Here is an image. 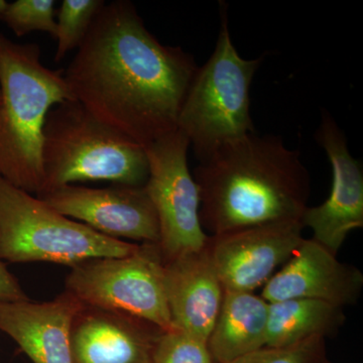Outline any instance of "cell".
Listing matches in <instances>:
<instances>
[{
  "instance_id": "obj_1",
  "label": "cell",
  "mask_w": 363,
  "mask_h": 363,
  "mask_svg": "<svg viewBox=\"0 0 363 363\" xmlns=\"http://www.w3.org/2000/svg\"><path fill=\"white\" fill-rule=\"evenodd\" d=\"M197 70L192 55L162 45L133 4L116 0L98 13L64 78L86 111L145 147L177 130Z\"/></svg>"
},
{
  "instance_id": "obj_2",
  "label": "cell",
  "mask_w": 363,
  "mask_h": 363,
  "mask_svg": "<svg viewBox=\"0 0 363 363\" xmlns=\"http://www.w3.org/2000/svg\"><path fill=\"white\" fill-rule=\"evenodd\" d=\"M200 221L220 235L281 221H301L311 176L281 136L250 133L218 147L194 169Z\"/></svg>"
},
{
  "instance_id": "obj_3",
  "label": "cell",
  "mask_w": 363,
  "mask_h": 363,
  "mask_svg": "<svg viewBox=\"0 0 363 363\" xmlns=\"http://www.w3.org/2000/svg\"><path fill=\"white\" fill-rule=\"evenodd\" d=\"M38 44H18L0 33V177L38 196L44 187L42 149L45 117L74 99L63 69L40 62Z\"/></svg>"
},
{
  "instance_id": "obj_4",
  "label": "cell",
  "mask_w": 363,
  "mask_h": 363,
  "mask_svg": "<svg viewBox=\"0 0 363 363\" xmlns=\"http://www.w3.org/2000/svg\"><path fill=\"white\" fill-rule=\"evenodd\" d=\"M42 162L40 195L78 182L145 186L149 178L145 147L98 121L76 100L55 105L45 117Z\"/></svg>"
},
{
  "instance_id": "obj_5",
  "label": "cell",
  "mask_w": 363,
  "mask_h": 363,
  "mask_svg": "<svg viewBox=\"0 0 363 363\" xmlns=\"http://www.w3.org/2000/svg\"><path fill=\"white\" fill-rule=\"evenodd\" d=\"M264 56L247 60L234 47L226 4L213 52L198 67L182 104L177 130L187 136L198 162L215 150L257 133L250 116V86Z\"/></svg>"
},
{
  "instance_id": "obj_6",
  "label": "cell",
  "mask_w": 363,
  "mask_h": 363,
  "mask_svg": "<svg viewBox=\"0 0 363 363\" xmlns=\"http://www.w3.org/2000/svg\"><path fill=\"white\" fill-rule=\"evenodd\" d=\"M138 245L68 218L0 177V260L4 262H43L72 267L89 259L128 257Z\"/></svg>"
},
{
  "instance_id": "obj_7",
  "label": "cell",
  "mask_w": 363,
  "mask_h": 363,
  "mask_svg": "<svg viewBox=\"0 0 363 363\" xmlns=\"http://www.w3.org/2000/svg\"><path fill=\"white\" fill-rule=\"evenodd\" d=\"M164 259L156 243H140L124 257L86 260L71 267L65 292L80 304L133 315L160 327L176 329L164 290Z\"/></svg>"
},
{
  "instance_id": "obj_8",
  "label": "cell",
  "mask_w": 363,
  "mask_h": 363,
  "mask_svg": "<svg viewBox=\"0 0 363 363\" xmlns=\"http://www.w3.org/2000/svg\"><path fill=\"white\" fill-rule=\"evenodd\" d=\"M190 142L175 130L145 147L149 178L145 187L156 209L164 262L206 245L200 221V191L188 166Z\"/></svg>"
},
{
  "instance_id": "obj_9",
  "label": "cell",
  "mask_w": 363,
  "mask_h": 363,
  "mask_svg": "<svg viewBox=\"0 0 363 363\" xmlns=\"http://www.w3.org/2000/svg\"><path fill=\"white\" fill-rule=\"evenodd\" d=\"M38 198L58 213L105 236L159 245V219L145 186L113 184L93 189L66 185Z\"/></svg>"
},
{
  "instance_id": "obj_10",
  "label": "cell",
  "mask_w": 363,
  "mask_h": 363,
  "mask_svg": "<svg viewBox=\"0 0 363 363\" xmlns=\"http://www.w3.org/2000/svg\"><path fill=\"white\" fill-rule=\"evenodd\" d=\"M315 140L330 161L331 192L321 205L307 207L301 223L312 229L313 240L337 255L348 234L363 226L362 164L350 154L347 138L326 109Z\"/></svg>"
},
{
  "instance_id": "obj_11",
  "label": "cell",
  "mask_w": 363,
  "mask_h": 363,
  "mask_svg": "<svg viewBox=\"0 0 363 363\" xmlns=\"http://www.w3.org/2000/svg\"><path fill=\"white\" fill-rule=\"evenodd\" d=\"M303 229L301 221H281L209 235L223 290L253 293L264 286L304 240Z\"/></svg>"
},
{
  "instance_id": "obj_12",
  "label": "cell",
  "mask_w": 363,
  "mask_h": 363,
  "mask_svg": "<svg viewBox=\"0 0 363 363\" xmlns=\"http://www.w3.org/2000/svg\"><path fill=\"white\" fill-rule=\"evenodd\" d=\"M363 274L357 267L339 262L316 241L304 240L290 259L264 284L267 303L310 298L344 308L362 296Z\"/></svg>"
},
{
  "instance_id": "obj_13",
  "label": "cell",
  "mask_w": 363,
  "mask_h": 363,
  "mask_svg": "<svg viewBox=\"0 0 363 363\" xmlns=\"http://www.w3.org/2000/svg\"><path fill=\"white\" fill-rule=\"evenodd\" d=\"M160 327L125 313L81 304L72 320L73 363H152Z\"/></svg>"
},
{
  "instance_id": "obj_14",
  "label": "cell",
  "mask_w": 363,
  "mask_h": 363,
  "mask_svg": "<svg viewBox=\"0 0 363 363\" xmlns=\"http://www.w3.org/2000/svg\"><path fill=\"white\" fill-rule=\"evenodd\" d=\"M164 264V290L174 327L207 342L224 295L209 240L204 247Z\"/></svg>"
},
{
  "instance_id": "obj_15",
  "label": "cell",
  "mask_w": 363,
  "mask_h": 363,
  "mask_svg": "<svg viewBox=\"0 0 363 363\" xmlns=\"http://www.w3.org/2000/svg\"><path fill=\"white\" fill-rule=\"evenodd\" d=\"M80 306L65 291L48 302H0V332L33 363H73L70 328Z\"/></svg>"
},
{
  "instance_id": "obj_16",
  "label": "cell",
  "mask_w": 363,
  "mask_h": 363,
  "mask_svg": "<svg viewBox=\"0 0 363 363\" xmlns=\"http://www.w3.org/2000/svg\"><path fill=\"white\" fill-rule=\"evenodd\" d=\"M269 303L250 292L224 291L207 344L217 363H227L266 347Z\"/></svg>"
},
{
  "instance_id": "obj_17",
  "label": "cell",
  "mask_w": 363,
  "mask_h": 363,
  "mask_svg": "<svg viewBox=\"0 0 363 363\" xmlns=\"http://www.w3.org/2000/svg\"><path fill=\"white\" fill-rule=\"evenodd\" d=\"M345 321L343 308L322 301L292 298L271 303L266 346L286 347L313 337H331Z\"/></svg>"
},
{
  "instance_id": "obj_18",
  "label": "cell",
  "mask_w": 363,
  "mask_h": 363,
  "mask_svg": "<svg viewBox=\"0 0 363 363\" xmlns=\"http://www.w3.org/2000/svg\"><path fill=\"white\" fill-rule=\"evenodd\" d=\"M104 0H64L57 23L55 63H60L66 55L78 49L89 32L98 13L104 6Z\"/></svg>"
},
{
  "instance_id": "obj_19",
  "label": "cell",
  "mask_w": 363,
  "mask_h": 363,
  "mask_svg": "<svg viewBox=\"0 0 363 363\" xmlns=\"http://www.w3.org/2000/svg\"><path fill=\"white\" fill-rule=\"evenodd\" d=\"M54 0H0V21L6 23L16 37L32 32L49 33L56 39Z\"/></svg>"
},
{
  "instance_id": "obj_20",
  "label": "cell",
  "mask_w": 363,
  "mask_h": 363,
  "mask_svg": "<svg viewBox=\"0 0 363 363\" xmlns=\"http://www.w3.org/2000/svg\"><path fill=\"white\" fill-rule=\"evenodd\" d=\"M152 363H217L206 341L174 329L160 336Z\"/></svg>"
},
{
  "instance_id": "obj_21",
  "label": "cell",
  "mask_w": 363,
  "mask_h": 363,
  "mask_svg": "<svg viewBox=\"0 0 363 363\" xmlns=\"http://www.w3.org/2000/svg\"><path fill=\"white\" fill-rule=\"evenodd\" d=\"M326 339L313 337L286 346L264 347L227 363H326Z\"/></svg>"
},
{
  "instance_id": "obj_22",
  "label": "cell",
  "mask_w": 363,
  "mask_h": 363,
  "mask_svg": "<svg viewBox=\"0 0 363 363\" xmlns=\"http://www.w3.org/2000/svg\"><path fill=\"white\" fill-rule=\"evenodd\" d=\"M30 298L23 291L18 279L7 269L6 264L0 260V302H21Z\"/></svg>"
},
{
  "instance_id": "obj_23",
  "label": "cell",
  "mask_w": 363,
  "mask_h": 363,
  "mask_svg": "<svg viewBox=\"0 0 363 363\" xmlns=\"http://www.w3.org/2000/svg\"><path fill=\"white\" fill-rule=\"evenodd\" d=\"M0 104H1V92H0Z\"/></svg>"
},
{
  "instance_id": "obj_24",
  "label": "cell",
  "mask_w": 363,
  "mask_h": 363,
  "mask_svg": "<svg viewBox=\"0 0 363 363\" xmlns=\"http://www.w3.org/2000/svg\"><path fill=\"white\" fill-rule=\"evenodd\" d=\"M326 363H330V362H327Z\"/></svg>"
}]
</instances>
